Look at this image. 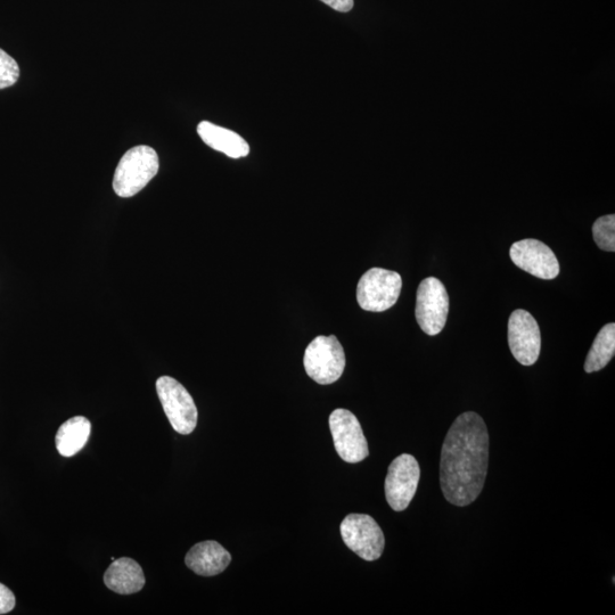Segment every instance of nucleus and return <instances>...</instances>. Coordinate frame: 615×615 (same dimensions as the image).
I'll return each instance as SVG.
<instances>
[{
	"label": "nucleus",
	"instance_id": "nucleus-1",
	"mask_svg": "<svg viewBox=\"0 0 615 615\" xmlns=\"http://www.w3.org/2000/svg\"><path fill=\"white\" fill-rule=\"evenodd\" d=\"M489 432L474 412L459 415L447 433L440 459V485L447 502L469 506L480 496L489 466Z\"/></svg>",
	"mask_w": 615,
	"mask_h": 615
},
{
	"label": "nucleus",
	"instance_id": "nucleus-2",
	"mask_svg": "<svg viewBox=\"0 0 615 615\" xmlns=\"http://www.w3.org/2000/svg\"><path fill=\"white\" fill-rule=\"evenodd\" d=\"M160 163L150 146H136L121 158L113 177V190L120 198H131L157 176Z\"/></svg>",
	"mask_w": 615,
	"mask_h": 615
},
{
	"label": "nucleus",
	"instance_id": "nucleus-3",
	"mask_svg": "<svg viewBox=\"0 0 615 615\" xmlns=\"http://www.w3.org/2000/svg\"><path fill=\"white\" fill-rule=\"evenodd\" d=\"M303 364L310 379L328 385L342 376L346 368V355L335 335L317 336L306 349Z\"/></svg>",
	"mask_w": 615,
	"mask_h": 615
},
{
	"label": "nucleus",
	"instance_id": "nucleus-4",
	"mask_svg": "<svg viewBox=\"0 0 615 615\" xmlns=\"http://www.w3.org/2000/svg\"><path fill=\"white\" fill-rule=\"evenodd\" d=\"M403 280L401 276L383 268H372L360 278L357 301L360 308L372 313H382L396 305Z\"/></svg>",
	"mask_w": 615,
	"mask_h": 615
},
{
	"label": "nucleus",
	"instance_id": "nucleus-5",
	"mask_svg": "<svg viewBox=\"0 0 615 615\" xmlns=\"http://www.w3.org/2000/svg\"><path fill=\"white\" fill-rule=\"evenodd\" d=\"M157 392L172 428L183 436L191 434L198 425L199 413L190 392L170 376L160 377Z\"/></svg>",
	"mask_w": 615,
	"mask_h": 615
},
{
	"label": "nucleus",
	"instance_id": "nucleus-6",
	"mask_svg": "<svg viewBox=\"0 0 615 615\" xmlns=\"http://www.w3.org/2000/svg\"><path fill=\"white\" fill-rule=\"evenodd\" d=\"M344 544L363 560H379L385 546L384 533L372 518L366 514H350L341 523Z\"/></svg>",
	"mask_w": 615,
	"mask_h": 615
},
{
	"label": "nucleus",
	"instance_id": "nucleus-7",
	"mask_svg": "<svg viewBox=\"0 0 615 615\" xmlns=\"http://www.w3.org/2000/svg\"><path fill=\"white\" fill-rule=\"evenodd\" d=\"M449 313V297L438 278L429 277L418 286L415 316L422 331L434 336L444 330Z\"/></svg>",
	"mask_w": 615,
	"mask_h": 615
},
{
	"label": "nucleus",
	"instance_id": "nucleus-8",
	"mask_svg": "<svg viewBox=\"0 0 615 615\" xmlns=\"http://www.w3.org/2000/svg\"><path fill=\"white\" fill-rule=\"evenodd\" d=\"M420 479V465L414 456L403 454L390 464L384 490L393 511L403 512L412 503Z\"/></svg>",
	"mask_w": 615,
	"mask_h": 615
},
{
	"label": "nucleus",
	"instance_id": "nucleus-9",
	"mask_svg": "<svg viewBox=\"0 0 615 615\" xmlns=\"http://www.w3.org/2000/svg\"><path fill=\"white\" fill-rule=\"evenodd\" d=\"M330 430L334 446L344 462L356 464L369 455L362 425L348 409H335L330 416Z\"/></svg>",
	"mask_w": 615,
	"mask_h": 615
},
{
	"label": "nucleus",
	"instance_id": "nucleus-10",
	"mask_svg": "<svg viewBox=\"0 0 615 615\" xmlns=\"http://www.w3.org/2000/svg\"><path fill=\"white\" fill-rule=\"evenodd\" d=\"M508 346L521 365L537 363L541 349L540 328L528 311L518 309L511 315L508 321Z\"/></svg>",
	"mask_w": 615,
	"mask_h": 615
},
{
	"label": "nucleus",
	"instance_id": "nucleus-11",
	"mask_svg": "<svg viewBox=\"0 0 615 615\" xmlns=\"http://www.w3.org/2000/svg\"><path fill=\"white\" fill-rule=\"evenodd\" d=\"M510 257L524 272L541 280H554L560 274V264L549 246L538 240H522L511 246Z\"/></svg>",
	"mask_w": 615,
	"mask_h": 615
},
{
	"label": "nucleus",
	"instance_id": "nucleus-12",
	"mask_svg": "<svg viewBox=\"0 0 615 615\" xmlns=\"http://www.w3.org/2000/svg\"><path fill=\"white\" fill-rule=\"evenodd\" d=\"M232 562V555L217 541H202L191 548L185 557L188 569L202 577L223 573Z\"/></svg>",
	"mask_w": 615,
	"mask_h": 615
},
{
	"label": "nucleus",
	"instance_id": "nucleus-13",
	"mask_svg": "<svg viewBox=\"0 0 615 615\" xmlns=\"http://www.w3.org/2000/svg\"><path fill=\"white\" fill-rule=\"evenodd\" d=\"M106 587L120 595L141 592L145 586V576L141 565L129 557L114 560L104 574Z\"/></svg>",
	"mask_w": 615,
	"mask_h": 615
},
{
	"label": "nucleus",
	"instance_id": "nucleus-14",
	"mask_svg": "<svg viewBox=\"0 0 615 615\" xmlns=\"http://www.w3.org/2000/svg\"><path fill=\"white\" fill-rule=\"evenodd\" d=\"M198 134L211 149L224 153L228 158L241 159L250 153V146L243 137L209 121L199 123Z\"/></svg>",
	"mask_w": 615,
	"mask_h": 615
},
{
	"label": "nucleus",
	"instance_id": "nucleus-15",
	"mask_svg": "<svg viewBox=\"0 0 615 615\" xmlns=\"http://www.w3.org/2000/svg\"><path fill=\"white\" fill-rule=\"evenodd\" d=\"M92 431V424L84 416L70 418L56 433L57 451L64 457H72L85 447Z\"/></svg>",
	"mask_w": 615,
	"mask_h": 615
},
{
	"label": "nucleus",
	"instance_id": "nucleus-16",
	"mask_svg": "<svg viewBox=\"0 0 615 615\" xmlns=\"http://www.w3.org/2000/svg\"><path fill=\"white\" fill-rule=\"evenodd\" d=\"M615 354V324L605 325L598 332L585 363L586 373H595L608 366Z\"/></svg>",
	"mask_w": 615,
	"mask_h": 615
},
{
	"label": "nucleus",
	"instance_id": "nucleus-17",
	"mask_svg": "<svg viewBox=\"0 0 615 615\" xmlns=\"http://www.w3.org/2000/svg\"><path fill=\"white\" fill-rule=\"evenodd\" d=\"M594 240L603 251H615V216L608 215L598 218L593 226Z\"/></svg>",
	"mask_w": 615,
	"mask_h": 615
},
{
	"label": "nucleus",
	"instance_id": "nucleus-18",
	"mask_svg": "<svg viewBox=\"0 0 615 615\" xmlns=\"http://www.w3.org/2000/svg\"><path fill=\"white\" fill-rule=\"evenodd\" d=\"M20 77V68L12 56L0 49V89L16 84Z\"/></svg>",
	"mask_w": 615,
	"mask_h": 615
},
{
	"label": "nucleus",
	"instance_id": "nucleus-19",
	"mask_svg": "<svg viewBox=\"0 0 615 615\" xmlns=\"http://www.w3.org/2000/svg\"><path fill=\"white\" fill-rule=\"evenodd\" d=\"M15 604L16 600L12 590L0 584V615L13 611Z\"/></svg>",
	"mask_w": 615,
	"mask_h": 615
},
{
	"label": "nucleus",
	"instance_id": "nucleus-20",
	"mask_svg": "<svg viewBox=\"0 0 615 615\" xmlns=\"http://www.w3.org/2000/svg\"><path fill=\"white\" fill-rule=\"evenodd\" d=\"M321 2L341 13L350 12L355 5L354 0H321Z\"/></svg>",
	"mask_w": 615,
	"mask_h": 615
}]
</instances>
